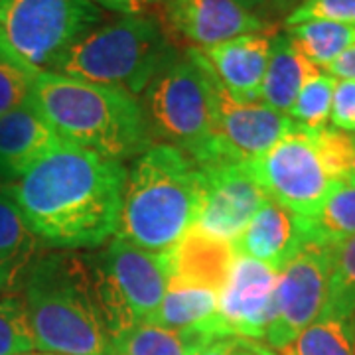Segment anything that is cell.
I'll list each match as a JSON object with an SVG mask.
<instances>
[{"mask_svg":"<svg viewBox=\"0 0 355 355\" xmlns=\"http://www.w3.org/2000/svg\"><path fill=\"white\" fill-rule=\"evenodd\" d=\"M125 184L123 162L64 142L4 188L42 245L73 251L116 233Z\"/></svg>","mask_w":355,"mask_h":355,"instance_id":"1","label":"cell"},{"mask_svg":"<svg viewBox=\"0 0 355 355\" xmlns=\"http://www.w3.org/2000/svg\"><path fill=\"white\" fill-rule=\"evenodd\" d=\"M24 306L36 347L53 355H111L93 257L73 251L40 254L24 284Z\"/></svg>","mask_w":355,"mask_h":355,"instance_id":"2","label":"cell"},{"mask_svg":"<svg viewBox=\"0 0 355 355\" xmlns=\"http://www.w3.org/2000/svg\"><path fill=\"white\" fill-rule=\"evenodd\" d=\"M28 105L62 140L103 158L121 162L153 146L142 103L123 89L38 71L32 77Z\"/></svg>","mask_w":355,"mask_h":355,"instance_id":"3","label":"cell"},{"mask_svg":"<svg viewBox=\"0 0 355 355\" xmlns=\"http://www.w3.org/2000/svg\"><path fill=\"white\" fill-rule=\"evenodd\" d=\"M200 198V168L174 146L153 144L127 172L116 237L166 253L193 227Z\"/></svg>","mask_w":355,"mask_h":355,"instance_id":"4","label":"cell"},{"mask_svg":"<svg viewBox=\"0 0 355 355\" xmlns=\"http://www.w3.org/2000/svg\"><path fill=\"white\" fill-rule=\"evenodd\" d=\"M153 137L170 142L198 168L225 166L216 132L214 76L202 50L176 51L142 91Z\"/></svg>","mask_w":355,"mask_h":355,"instance_id":"5","label":"cell"},{"mask_svg":"<svg viewBox=\"0 0 355 355\" xmlns=\"http://www.w3.org/2000/svg\"><path fill=\"white\" fill-rule=\"evenodd\" d=\"M266 198L300 217H312L334 184L355 172L352 135L326 127H294L266 153L247 162Z\"/></svg>","mask_w":355,"mask_h":355,"instance_id":"6","label":"cell"},{"mask_svg":"<svg viewBox=\"0 0 355 355\" xmlns=\"http://www.w3.org/2000/svg\"><path fill=\"white\" fill-rule=\"evenodd\" d=\"M176 51L156 18L123 14L91 28L48 71L123 89L137 97Z\"/></svg>","mask_w":355,"mask_h":355,"instance_id":"7","label":"cell"},{"mask_svg":"<svg viewBox=\"0 0 355 355\" xmlns=\"http://www.w3.org/2000/svg\"><path fill=\"white\" fill-rule=\"evenodd\" d=\"M103 14L93 0H0V58L32 73L48 71Z\"/></svg>","mask_w":355,"mask_h":355,"instance_id":"8","label":"cell"},{"mask_svg":"<svg viewBox=\"0 0 355 355\" xmlns=\"http://www.w3.org/2000/svg\"><path fill=\"white\" fill-rule=\"evenodd\" d=\"M93 268L103 316L113 340L128 328L144 324L168 291L160 257L121 237H114L103 253L93 257Z\"/></svg>","mask_w":355,"mask_h":355,"instance_id":"9","label":"cell"},{"mask_svg":"<svg viewBox=\"0 0 355 355\" xmlns=\"http://www.w3.org/2000/svg\"><path fill=\"white\" fill-rule=\"evenodd\" d=\"M334 249L308 245L279 270L275 288V316L265 340L277 352L291 345L322 316L330 291Z\"/></svg>","mask_w":355,"mask_h":355,"instance_id":"10","label":"cell"},{"mask_svg":"<svg viewBox=\"0 0 355 355\" xmlns=\"http://www.w3.org/2000/svg\"><path fill=\"white\" fill-rule=\"evenodd\" d=\"M279 272L249 257H239L219 292L214 331L219 340L265 338L275 316Z\"/></svg>","mask_w":355,"mask_h":355,"instance_id":"11","label":"cell"},{"mask_svg":"<svg viewBox=\"0 0 355 355\" xmlns=\"http://www.w3.org/2000/svg\"><path fill=\"white\" fill-rule=\"evenodd\" d=\"M202 198L193 229L221 241L235 243L266 202L247 162L200 168Z\"/></svg>","mask_w":355,"mask_h":355,"instance_id":"12","label":"cell"},{"mask_svg":"<svg viewBox=\"0 0 355 355\" xmlns=\"http://www.w3.org/2000/svg\"><path fill=\"white\" fill-rule=\"evenodd\" d=\"M214 76V71H211ZM216 91V132L225 164H243L275 146L292 127L288 114H282L263 101L239 103L231 99L214 76Z\"/></svg>","mask_w":355,"mask_h":355,"instance_id":"13","label":"cell"},{"mask_svg":"<svg viewBox=\"0 0 355 355\" xmlns=\"http://www.w3.org/2000/svg\"><path fill=\"white\" fill-rule=\"evenodd\" d=\"M164 4L170 26L202 50L243 34L270 30L237 0H166Z\"/></svg>","mask_w":355,"mask_h":355,"instance_id":"14","label":"cell"},{"mask_svg":"<svg viewBox=\"0 0 355 355\" xmlns=\"http://www.w3.org/2000/svg\"><path fill=\"white\" fill-rule=\"evenodd\" d=\"M272 36L268 32L243 34L211 48H200L221 87L239 103L261 99Z\"/></svg>","mask_w":355,"mask_h":355,"instance_id":"15","label":"cell"},{"mask_svg":"<svg viewBox=\"0 0 355 355\" xmlns=\"http://www.w3.org/2000/svg\"><path fill=\"white\" fill-rule=\"evenodd\" d=\"M158 257L164 266L168 284L221 292L237 253L233 243L209 237L191 227L174 247Z\"/></svg>","mask_w":355,"mask_h":355,"instance_id":"16","label":"cell"},{"mask_svg":"<svg viewBox=\"0 0 355 355\" xmlns=\"http://www.w3.org/2000/svg\"><path fill=\"white\" fill-rule=\"evenodd\" d=\"M233 247L239 257L254 259L279 272L308 245L300 217L266 198Z\"/></svg>","mask_w":355,"mask_h":355,"instance_id":"17","label":"cell"},{"mask_svg":"<svg viewBox=\"0 0 355 355\" xmlns=\"http://www.w3.org/2000/svg\"><path fill=\"white\" fill-rule=\"evenodd\" d=\"M65 140L28 103L0 116V184L22 178Z\"/></svg>","mask_w":355,"mask_h":355,"instance_id":"18","label":"cell"},{"mask_svg":"<svg viewBox=\"0 0 355 355\" xmlns=\"http://www.w3.org/2000/svg\"><path fill=\"white\" fill-rule=\"evenodd\" d=\"M38 237L28 227L12 196L0 188V296L24 291L30 268L40 257Z\"/></svg>","mask_w":355,"mask_h":355,"instance_id":"19","label":"cell"},{"mask_svg":"<svg viewBox=\"0 0 355 355\" xmlns=\"http://www.w3.org/2000/svg\"><path fill=\"white\" fill-rule=\"evenodd\" d=\"M316 69L320 67L310 64L304 55L296 50V46L292 44L286 32L275 34L259 101H263L266 107L279 113L288 114L304 81Z\"/></svg>","mask_w":355,"mask_h":355,"instance_id":"20","label":"cell"},{"mask_svg":"<svg viewBox=\"0 0 355 355\" xmlns=\"http://www.w3.org/2000/svg\"><path fill=\"white\" fill-rule=\"evenodd\" d=\"M300 225L306 245L336 249L355 237V172L338 180L316 214L300 217Z\"/></svg>","mask_w":355,"mask_h":355,"instance_id":"21","label":"cell"},{"mask_svg":"<svg viewBox=\"0 0 355 355\" xmlns=\"http://www.w3.org/2000/svg\"><path fill=\"white\" fill-rule=\"evenodd\" d=\"M217 304H219V292L196 288V286H182V284H168L162 302L144 324H153L168 330L198 328L219 340L214 331Z\"/></svg>","mask_w":355,"mask_h":355,"instance_id":"22","label":"cell"},{"mask_svg":"<svg viewBox=\"0 0 355 355\" xmlns=\"http://www.w3.org/2000/svg\"><path fill=\"white\" fill-rule=\"evenodd\" d=\"M219 342L198 330H168L153 324H137L113 340L111 355H200Z\"/></svg>","mask_w":355,"mask_h":355,"instance_id":"23","label":"cell"},{"mask_svg":"<svg viewBox=\"0 0 355 355\" xmlns=\"http://www.w3.org/2000/svg\"><path fill=\"white\" fill-rule=\"evenodd\" d=\"M286 34L296 50L320 69H328L331 62L355 44V24L345 22L310 20L286 28Z\"/></svg>","mask_w":355,"mask_h":355,"instance_id":"24","label":"cell"},{"mask_svg":"<svg viewBox=\"0 0 355 355\" xmlns=\"http://www.w3.org/2000/svg\"><path fill=\"white\" fill-rule=\"evenodd\" d=\"M280 355H355V320L322 314Z\"/></svg>","mask_w":355,"mask_h":355,"instance_id":"25","label":"cell"},{"mask_svg":"<svg viewBox=\"0 0 355 355\" xmlns=\"http://www.w3.org/2000/svg\"><path fill=\"white\" fill-rule=\"evenodd\" d=\"M336 81L338 79L330 76L328 71L316 69L304 81V85H302L296 101L292 105L288 116L296 125L312 128V130L328 127Z\"/></svg>","mask_w":355,"mask_h":355,"instance_id":"26","label":"cell"},{"mask_svg":"<svg viewBox=\"0 0 355 355\" xmlns=\"http://www.w3.org/2000/svg\"><path fill=\"white\" fill-rule=\"evenodd\" d=\"M322 314L355 320V237L334 249L328 302Z\"/></svg>","mask_w":355,"mask_h":355,"instance_id":"27","label":"cell"},{"mask_svg":"<svg viewBox=\"0 0 355 355\" xmlns=\"http://www.w3.org/2000/svg\"><path fill=\"white\" fill-rule=\"evenodd\" d=\"M36 349L24 298L0 296V355H22Z\"/></svg>","mask_w":355,"mask_h":355,"instance_id":"28","label":"cell"},{"mask_svg":"<svg viewBox=\"0 0 355 355\" xmlns=\"http://www.w3.org/2000/svg\"><path fill=\"white\" fill-rule=\"evenodd\" d=\"M310 20L355 24V0H302L286 16L284 26L291 28Z\"/></svg>","mask_w":355,"mask_h":355,"instance_id":"29","label":"cell"},{"mask_svg":"<svg viewBox=\"0 0 355 355\" xmlns=\"http://www.w3.org/2000/svg\"><path fill=\"white\" fill-rule=\"evenodd\" d=\"M34 76L0 58V116L28 103Z\"/></svg>","mask_w":355,"mask_h":355,"instance_id":"30","label":"cell"},{"mask_svg":"<svg viewBox=\"0 0 355 355\" xmlns=\"http://www.w3.org/2000/svg\"><path fill=\"white\" fill-rule=\"evenodd\" d=\"M331 127L352 135L355 130V81L338 79L330 113Z\"/></svg>","mask_w":355,"mask_h":355,"instance_id":"31","label":"cell"},{"mask_svg":"<svg viewBox=\"0 0 355 355\" xmlns=\"http://www.w3.org/2000/svg\"><path fill=\"white\" fill-rule=\"evenodd\" d=\"M247 12L257 16L259 20H263L270 26V20L279 14H291L292 2L291 0H237Z\"/></svg>","mask_w":355,"mask_h":355,"instance_id":"32","label":"cell"},{"mask_svg":"<svg viewBox=\"0 0 355 355\" xmlns=\"http://www.w3.org/2000/svg\"><path fill=\"white\" fill-rule=\"evenodd\" d=\"M326 71L336 79H352V81H355V44L349 50L343 51L336 62H331Z\"/></svg>","mask_w":355,"mask_h":355,"instance_id":"33","label":"cell"},{"mask_svg":"<svg viewBox=\"0 0 355 355\" xmlns=\"http://www.w3.org/2000/svg\"><path fill=\"white\" fill-rule=\"evenodd\" d=\"M103 10L121 14H142L148 6V0H93Z\"/></svg>","mask_w":355,"mask_h":355,"instance_id":"34","label":"cell"},{"mask_svg":"<svg viewBox=\"0 0 355 355\" xmlns=\"http://www.w3.org/2000/svg\"><path fill=\"white\" fill-rule=\"evenodd\" d=\"M237 342L239 340H235V338H231V340H219V342L211 343L207 349H203L200 355H235V352H237Z\"/></svg>","mask_w":355,"mask_h":355,"instance_id":"35","label":"cell"},{"mask_svg":"<svg viewBox=\"0 0 355 355\" xmlns=\"http://www.w3.org/2000/svg\"><path fill=\"white\" fill-rule=\"evenodd\" d=\"M235 355H272L270 352H266V349H261V347H257V345H247V343H243L241 340L237 342V352Z\"/></svg>","mask_w":355,"mask_h":355,"instance_id":"36","label":"cell"},{"mask_svg":"<svg viewBox=\"0 0 355 355\" xmlns=\"http://www.w3.org/2000/svg\"><path fill=\"white\" fill-rule=\"evenodd\" d=\"M291 2H292V8H294V6H298V4H300L302 0H291Z\"/></svg>","mask_w":355,"mask_h":355,"instance_id":"37","label":"cell"},{"mask_svg":"<svg viewBox=\"0 0 355 355\" xmlns=\"http://www.w3.org/2000/svg\"><path fill=\"white\" fill-rule=\"evenodd\" d=\"M156 2H166V0H148V6H150V4H156Z\"/></svg>","mask_w":355,"mask_h":355,"instance_id":"38","label":"cell"},{"mask_svg":"<svg viewBox=\"0 0 355 355\" xmlns=\"http://www.w3.org/2000/svg\"><path fill=\"white\" fill-rule=\"evenodd\" d=\"M22 355H53V354H22Z\"/></svg>","mask_w":355,"mask_h":355,"instance_id":"39","label":"cell"},{"mask_svg":"<svg viewBox=\"0 0 355 355\" xmlns=\"http://www.w3.org/2000/svg\"><path fill=\"white\" fill-rule=\"evenodd\" d=\"M352 139H354V140H355V130H354V132H352Z\"/></svg>","mask_w":355,"mask_h":355,"instance_id":"40","label":"cell"}]
</instances>
